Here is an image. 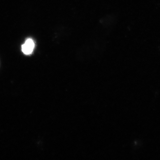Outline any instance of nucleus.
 I'll return each instance as SVG.
<instances>
[{
	"mask_svg": "<svg viewBox=\"0 0 160 160\" xmlns=\"http://www.w3.org/2000/svg\"><path fill=\"white\" fill-rule=\"evenodd\" d=\"M35 47L34 42L32 39H27L22 46V52L25 55L31 54L33 51Z\"/></svg>",
	"mask_w": 160,
	"mask_h": 160,
	"instance_id": "f257e3e1",
	"label": "nucleus"
}]
</instances>
